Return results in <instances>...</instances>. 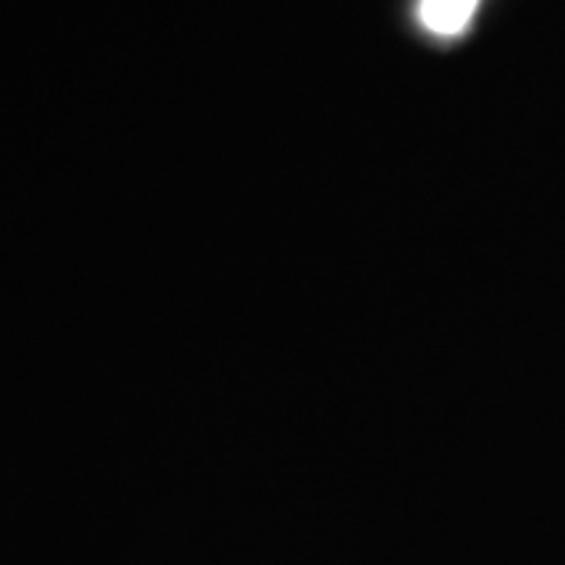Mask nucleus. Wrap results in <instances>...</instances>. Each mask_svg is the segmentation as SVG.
Returning a JSON list of instances; mask_svg holds the SVG:
<instances>
[{"label": "nucleus", "mask_w": 565, "mask_h": 565, "mask_svg": "<svg viewBox=\"0 0 565 565\" xmlns=\"http://www.w3.org/2000/svg\"><path fill=\"white\" fill-rule=\"evenodd\" d=\"M477 11V0H422V24L435 34H458Z\"/></svg>", "instance_id": "f257e3e1"}]
</instances>
